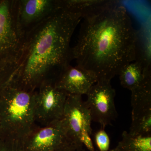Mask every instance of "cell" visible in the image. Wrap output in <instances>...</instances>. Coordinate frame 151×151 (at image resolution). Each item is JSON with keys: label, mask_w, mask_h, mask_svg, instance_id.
Listing matches in <instances>:
<instances>
[{"label": "cell", "mask_w": 151, "mask_h": 151, "mask_svg": "<svg viewBox=\"0 0 151 151\" xmlns=\"http://www.w3.org/2000/svg\"><path fill=\"white\" fill-rule=\"evenodd\" d=\"M82 19L73 60L97 81H111L135 61L137 30L131 18L119 2L107 1Z\"/></svg>", "instance_id": "1"}, {"label": "cell", "mask_w": 151, "mask_h": 151, "mask_svg": "<svg viewBox=\"0 0 151 151\" xmlns=\"http://www.w3.org/2000/svg\"><path fill=\"white\" fill-rule=\"evenodd\" d=\"M81 20L80 14L60 9L26 32L10 81L32 91L45 81H54L73 60L70 41Z\"/></svg>", "instance_id": "2"}, {"label": "cell", "mask_w": 151, "mask_h": 151, "mask_svg": "<svg viewBox=\"0 0 151 151\" xmlns=\"http://www.w3.org/2000/svg\"><path fill=\"white\" fill-rule=\"evenodd\" d=\"M35 91L9 81L0 92V119L4 136L21 141L36 126Z\"/></svg>", "instance_id": "3"}, {"label": "cell", "mask_w": 151, "mask_h": 151, "mask_svg": "<svg viewBox=\"0 0 151 151\" xmlns=\"http://www.w3.org/2000/svg\"><path fill=\"white\" fill-rule=\"evenodd\" d=\"M61 119L71 144L77 149L84 145L95 151L91 138L92 118L82 96L68 95Z\"/></svg>", "instance_id": "4"}, {"label": "cell", "mask_w": 151, "mask_h": 151, "mask_svg": "<svg viewBox=\"0 0 151 151\" xmlns=\"http://www.w3.org/2000/svg\"><path fill=\"white\" fill-rule=\"evenodd\" d=\"M18 0H0V62L17 63L24 40L18 19Z\"/></svg>", "instance_id": "5"}, {"label": "cell", "mask_w": 151, "mask_h": 151, "mask_svg": "<svg viewBox=\"0 0 151 151\" xmlns=\"http://www.w3.org/2000/svg\"><path fill=\"white\" fill-rule=\"evenodd\" d=\"M68 95L65 91L55 86L53 80H47L42 83L35 91L36 123L46 126L62 119Z\"/></svg>", "instance_id": "6"}, {"label": "cell", "mask_w": 151, "mask_h": 151, "mask_svg": "<svg viewBox=\"0 0 151 151\" xmlns=\"http://www.w3.org/2000/svg\"><path fill=\"white\" fill-rule=\"evenodd\" d=\"M85 101L90 111L92 121L98 123L101 128L112 125L118 117L115 104L116 92L111 81H97L86 94Z\"/></svg>", "instance_id": "7"}, {"label": "cell", "mask_w": 151, "mask_h": 151, "mask_svg": "<svg viewBox=\"0 0 151 151\" xmlns=\"http://www.w3.org/2000/svg\"><path fill=\"white\" fill-rule=\"evenodd\" d=\"M69 144L61 119L46 126L36 125L20 141L21 150L54 151Z\"/></svg>", "instance_id": "8"}, {"label": "cell", "mask_w": 151, "mask_h": 151, "mask_svg": "<svg viewBox=\"0 0 151 151\" xmlns=\"http://www.w3.org/2000/svg\"><path fill=\"white\" fill-rule=\"evenodd\" d=\"M60 9V0H18L20 27L25 34Z\"/></svg>", "instance_id": "9"}, {"label": "cell", "mask_w": 151, "mask_h": 151, "mask_svg": "<svg viewBox=\"0 0 151 151\" xmlns=\"http://www.w3.org/2000/svg\"><path fill=\"white\" fill-rule=\"evenodd\" d=\"M97 82L94 76L78 66L69 65L65 67L54 81L55 86L68 94H86Z\"/></svg>", "instance_id": "10"}, {"label": "cell", "mask_w": 151, "mask_h": 151, "mask_svg": "<svg viewBox=\"0 0 151 151\" xmlns=\"http://www.w3.org/2000/svg\"><path fill=\"white\" fill-rule=\"evenodd\" d=\"M144 71L142 81L131 91L132 120L151 116V69Z\"/></svg>", "instance_id": "11"}, {"label": "cell", "mask_w": 151, "mask_h": 151, "mask_svg": "<svg viewBox=\"0 0 151 151\" xmlns=\"http://www.w3.org/2000/svg\"><path fill=\"white\" fill-rule=\"evenodd\" d=\"M135 61L140 63L144 70L151 69L150 22L137 30Z\"/></svg>", "instance_id": "12"}, {"label": "cell", "mask_w": 151, "mask_h": 151, "mask_svg": "<svg viewBox=\"0 0 151 151\" xmlns=\"http://www.w3.org/2000/svg\"><path fill=\"white\" fill-rule=\"evenodd\" d=\"M119 75L122 86L132 91L142 81L145 71L140 63L134 61L123 67Z\"/></svg>", "instance_id": "13"}, {"label": "cell", "mask_w": 151, "mask_h": 151, "mask_svg": "<svg viewBox=\"0 0 151 151\" xmlns=\"http://www.w3.org/2000/svg\"><path fill=\"white\" fill-rule=\"evenodd\" d=\"M116 148L119 151H151V134L133 135L124 131Z\"/></svg>", "instance_id": "14"}, {"label": "cell", "mask_w": 151, "mask_h": 151, "mask_svg": "<svg viewBox=\"0 0 151 151\" xmlns=\"http://www.w3.org/2000/svg\"><path fill=\"white\" fill-rule=\"evenodd\" d=\"M107 0H60V8L80 14L82 19L103 6Z\"/></svg>", "instance_id": "15"}, {"label": "cell", "mask_w": 151, "mask_h": 151, "mask_svg": "<svg viewBox=\"0 0 151 151\" xmlns=\"http://www.w3.org/2000/svg\"><path fill=\"white\" fill-rule=\"evenodd\" d=\"M17 67V63L0 62V92L10 80Z\"/></svg>", "instance_id": "16"}, {"label": "cell", "mask_w": 151, "mask_h": 151, "mask_svg": "<svg viewBox=\"0 0 151 151\" xmlns=\"http://www.w3.org/2000/svg\"><path fill=\"white\" fill-rule=\"evenodd\" d=\"M105 129L101 128L94 134V140L99 151H108L110 148V137Z\"/></svg>", "instance_id": "17"}, {"label": "cell", "mask_w": 151, "mask_h": 151, "mask_svg": "<svg viewBox=\"0 0 151 151\" xmlns=\"http://www.w3.org/2000/svg\"><path fill=\"white\" fill-rule=\"evenodd\" d=\"M0 151H21L20 142L8 136L0 138Z\"/></svg>", "instance_id": "18"}, {"label": "cell", "mask_w": 151, "mask_h": 151, "mask_svg": "<svg viewBox=\"0 0 151 151\" xmlns=\"http://www.w3.org/2000/svg\"><path fill=\"white\" fill-rule=\"evenodd\" d=\"M76 150L77 149L75 146L72 144H69L54 151H76Z\"/></svg>", "instance_id": "19"}, {"label": "cell", "mask_w": 151, "mask_h": 151, "mask_svg": "<svg viewBox=\"0 0 151 151\" xmlns=\"http://www.w3.org/2000/svg\"><path fill=\"white\" fill-rule=\"evenodd\" d=\"M4 136V135L1 123V119H0V138L1 137Z\"/></svg>", "instance_id": "20"}, {"label": "cell", "mask_w": 151, "mask_h": 151, "mask_svg": "<svg viewBox=\"0 0 151 151\" xmlns=\"http://www.w3.org/2000/svg\"><path fill=\"white\" fill-rule=\"evenodd\" d=\"M119 151V150H118V149H117V148H116L115 149H114V150H110V151Z\"/></svg>", "instance_id": "21"}]
</instances>
